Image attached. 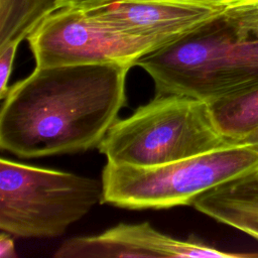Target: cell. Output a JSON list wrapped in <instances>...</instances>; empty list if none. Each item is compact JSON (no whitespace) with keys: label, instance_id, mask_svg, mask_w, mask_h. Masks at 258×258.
I'll use <instances>...</instances> for the list:
<instances>
[{"label":"cell","instance_id":"obj_6","mask_svg":"<svg viewBox=\"0 0 258 258\" xmlns=\"http://www.w3.org/2000/svg\"><path fill=\"white\" fill-rule=\"evenodd\" d=\"M27 40L35 67L114 63L132 68L143 55L163 46L156 40L118 31L77 5L52 12Z\"/></svg>","mask_w":258,"mask_h":258},{"label":"cell","instance_id":"obj_11","mask_svg":"<svg viewBox=\"0 0 258 258\" xmlns=\"http://www.w3.org/2000/svg\"><path fill=\"white\" fill-rule=\"evenodd\" d=\"M209 106L219 132L231 143H239L258 127V90Z\"/></svg>","mask_w":258,"mask_h":258},{"label":"cell","instance_id":"obj_17","mask_svg":"<svg viewBox=\"0 0 258 258\" xmlns=\"http://www.w3.org/2000/svg\"><path fill=\"white\" fill-rule=\"evenodd\" d=\"M257 173H258V171H257Z\"/></svg>","mask_w":258,"mask_h":258},{"label":"cell","instance_id":"obj_2","mask_svg":"<svg viewBox=\"0 0 258 258\" xmlns=\"http://www.w3.org/2000/svg\"><path fill=\"white\" fill-rule=\"evenodd\" d=\"M136 66L151 77L155 94L211 103L258 90V40L226 15L150 51Z\"/></svg>","mask_w":258,"mask_h":258},{"label":"cell","instance_id":"obj_5","mask_svg":"<svg viewBox=\"0 0 258 258\" xmlns=\"http://www.w3.org/2000/svg\"><path fill=\"white\" fill-rule=\"evenodd\" d=\"M104 203L102 179L0 159V229L21 238L61 236Z\"/></svg>","mask_w":258,"mask_h":258},{"label":"cell","instance_id":"obj_15","mask_svg":"<svg viewBox=\"0 0 258 258\" xmlns=\"http://www.w3.org/2000/svg\"><path fill=\"white\" fill-rule=\"evenodd\" d=\"M239 143L249 144L258 149V127L251 131L245 138H243Z\"/></svg>","mask_w":258,"mask_h":258},{"label":"cell","instance_id":"obj_10","mask_svg":"<svg viewBox=\"0 0 258 258\" xmlns=\"http://www.w3.org/2000/svg\"><path fill=\"white\" fill-rule=\"evenodd\" d=\"M62 6V0H0V48L19 44Z\"/></svg>","mask_w":258,"mask_h":258},{"label":"cell","instance_id":"obj_4","mask_svg":"<svg viewBox=\"0 0 258 258\" xmlns=\"http://www.w3.org/2000/svg\"><path fill=\"white\" fill-rule=\"evenodd\" d=\"M258 171V149L228 143L214 150L157 166L108 162L102 171L104 203L130 210L192 205L204 192Z\"/></svg>","mask_w":258,"mask_h":258},{"label":"cell","instance_id":"obj_16","mask_svg":"<svg viewBox=\"0 0 258 258\" xmlns=\"http://www.w3.org/2000/svg\"><path fill=\"white\" fill-rule=\"evenodd\" d=\"M62 1L66 5L82 6V5H86V4H90V3H94V2H98V1H102V0H62Z\"/></svg>","mask_w":258,"mask_h":258},{"label":"cell","instance_id":"obj_12","mask_svg":"<svg viewBox=\"0 0 258 258\" xmlns=\"http://www.w3.org/2000/svg\"><path fill=\"white\" fill-rule=\"evenodd\" d=\"M227 16L246 34L258 40V2L231 10Z\"/></svg>","mask_w":258,"mask_h":258},{"label":"cell","instance_id":"obj_1","mask_svg":"<svg viewBox=\"0 0 258 258\" xmlns=\"http://www.w3.org/2000/svg\"><path fill=\"white\" fill-rule=\"evenodd\" d=\"M122 64L35 67L9 88L0 112V146L18 157L98 147L126 102Z\"/></svg>","mask_w":258,"mask_h":258},{"label":"cell","instance_id":"obj_7","mask_svg":"<svg viewBox=\"0 0 258 258\" xmlns=\"http://www.w3.org/2000/svg\"><path fill=\"white\" fill-rule=\"evenodd\" d=\"M257 2L258 0H102L80 7L118 31L150 38L165 45L226 16L239 6Z\"/></svg>","mask_w":258,"mask_h":258},{"label":"cell","instance_id":"obj_9","mask_svg":"<svg viewBox=\"0 0 258 258\" xmlns=\"http://www.w3.org/2000/svg\"><path fill=\"white\" fill-rule=\"evenodd\" d=\"M192 206L258 241V173L242 175L201 195Z\"/></svg>","mask_w":258,"mask_h":258},{"label":"cell","instance_id":"obj_3","mask_svg":"<svg viewBox=\"0 0 258 258\" xmlns=\"http://www.w3.org/2000/svg\"><path fill=\"white\" fill-rule=\"evenodd\" d=\"M228 143L208 102L157 95L127 118L117 120L98 146L108 162L157 166L205 153Z\"/></svg>","mask_w":258,"mask_h":258},{"label":"cell","instance_id":"obj_14","mask_svg":"<svg viewBox=\"0 0 258 258\" xmlns=\"http://www.w3.org/2000/svg\"><path fill=\"white\" fill-rule=\"evenodd\" d=\"M17 256L13 239L10 234L3 232L0 235V257L1 258H15Z\"/></svg>","mask_w":258,"mask_h":258},{"label":"cell","instance_id":"obj_13","mask_svg":"<svg viewBox=\"0 0 258 258\" xmlns=\"http://www.w3.org/2000/svg\"><path fill=\"white\" fill-rule=\"evenodd\" d=\"M19 44L11 43L0 48V99L4 100L9 92L8 82L11 75L13 61Z\"/></svg>","mask_w":258,"mask_h":258},{"label":"cell","instance_id":"obj_8","mask_svg":"<svg viewBox=\"0 0 258 258\" xmlns=\"http://www.w3.org/2000/svg\"><path fill=\"white\" fill-rule=\"evenodd\" d=\"M53 256L55 258H234L256 257L258 254L229 253L195 239H175L143 222L121 223L97 235L68 239L57 248Z\"/></svg>","mask_w":258,"mask_h":258}]
</instances>
